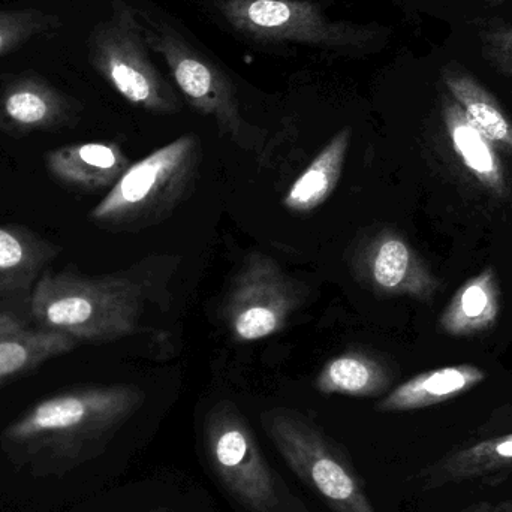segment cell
<instances>
[{
  "label": "cell",
  "mask_w": 512,
  "mask_h": 512,
  "mask_svg": "<svg viewBox=\"0 0 512 512\" xmlns=\"http://www.w3.org/2000/svg\"><path fill=\"white\" fill-rule=\"evenodd\" d=\"M57 252L51 243L26 228L0 227V294L26 291Z\"/></svg>",
  "instance_id": "17"
},
{
  "label": "cell",
  "mask_w": 512,
  "mask_h": 512,
  "mask_svg": "<svg viewBox=\"0 0 512 512\" xmlns=\"http://www.w3.org/2000/svg\"><path fill=\"white\" fill-rule=\"evenodd\" d=\"M137 14L147 45L164 60L186 102L198 113L215 120L222 134L240 147L255 146L259 131L242 116L236 86L227 72L168 21L143 9H137Z\"/></svg>",
  "instance_id": "6"
},
{
  "label": "cell",
  "mask_w": 512,
  "mask_h": 512,
  "mask_svg": "<svg viewBox=\"0 0 512 512\" xmlns=\"http://www.w3.org/2000/svg\"><path fill=\"white\" fill-rule=\"evenodd\" d=\"M81 111L77 99L36 74L9 78L0 89V129L9 135L71 128Z\"/></svg>",
  "instance_id": "11"
},
{
  "label": "cell",
  "mask_w": 512,
  "mask_h": 512,
  "mask_svg": "<svg viewBox=\"0 0 512 512\" xmlns=\"http://www.w3.org/2000/svg\"><path fill=\"white\" fill-rule=\"evenodd\" d=\"M149 51L137 8L122 0L113 3L110 17L89 36L90 65L123 99L149 113H179V95Z\"/></svg>",
  "instance_id": "4"
},
{
  "label": "cell",
  "mask_w": 512,
  "mask_h": 512,
  "mask_svg": "<svg viewBox=\"0 0 512 512\" xmlns=\"http://www.w3.org/2000/svg\"><path fill=\"white\" fill-rule=\"evenodd\" d=\"M442 117L454 152L462 159L469 173L496 197H507V179L495 144L469 122L465 111L456 101H445Z\"/></svg>",
  "instance_id": "15"
},
{
  "label": "cell",
  "mask_w": 512,
  "mask_h": 512,
  "mask_svg": "<svg viewBox=\"0 0 512 512\" xmlns=\"http://www.w3.org/2000/svg\"><path fill=\"white\" fill-rule=\"evenodd\" d=\"M505 510H507V511H505V512H512V507H511V505H507V507H505Z\"/></svg>",
  "instance_id": "26"
},
{
  "label": "cell",
  "mask_w": 512,
  "mask_h": 512,
  "mask_svg": "<svg viewBox=\"0 0 512 512\" xmlns=\"http://www.w3.org/2000/svg\"><path fill=\"white\" fill-rule=\"evenodd\" d=\"M486 379V372L472 364L442 367L420 373L394 388L376 409L381 412H406L448 402L472 390Z\"/></svg>",
  "instance_id": "13"
},
{
  "label": "cell",
  "mask_w": 512,
  "mask_h": 512,
  "mask_svg": "<svg viewBox=\"0 0 512 512\" xmlns=\"http://www.w3.org/2000/svg\"><path fill=\"white\" fill-rule=\"evenodd\" d=\"M228 29L259 45H303L339 56L375 53L390 32L379 24L333 20L313 0H213Z\"/></svg>",
  "instance_id": "2"
},
{
  "label": "cell",
  "mask_w": 512,
  "mask_h": 512,
  "mask_svg": "<svg viewBox=\"0 0 512 512\" xmlns=\"http://www.w3.org/2000/svg\"><path fill=\"white\" fill-rule=\"evenodd\" d=\"M204 445L222 486L246 510L310 512L265 462L248 421L234 403L224 400L210 409Z\"/></svg>",
  "instance_id": "5"
},
{
  "label": "cell",
  "mask_w": 512,
  "mask_h": 512,
  "mask_svg": "<svg viewBox=\"0 0 512 512\" xmlns=\"http://www.w3.org/2000/svg\"><path fill=\"white\" fill-rule=\"evenodd\" d=\"M391 378L381 361L361 351H346L331 358L316 376L315 388L322 394L375 397L387 391Z\"/></svg>",
  "instance_id": "19"
},
{
  "label": "cell",
  "mask_w": 512,
  "mask_h": 512,
  "mask_svg": "<svg viewBox=\"0 0 512 512\" xmlns=\"http://www.w3.org/2000/svg\"><path fill=\"white\" fill-rule=\"evenodd\" d=\"M143 400V391L134 385L77 388L36 403L8 433L20 442L101 438L125 423Z\"/></svg>",
  "instance_id": "8"
},
{
  "label": "cell",
  "mask_w": 512,
  "mask_h": 512,
  "mask_svg": "<svg viewBox=\"0 0 512 512\" xmlns=\"http://www.w3.org/2000/svg\"><path fill=\"white\" fill-rule=\"evenodd\" d=\"M480 41L486 59L512 81V21H490L481 27Z\"/></svg>",
  "instance_id": "23"
},
{
  "label": "cell",
  "mask_w": 512,
  "mask_h": 512,
  "mask_svg": "<svg viewBox=\"0 0 512 512\" xmlns=\"http://www.w3.org/2000/svg\"><path fill=\"white\" fill-rule=\"evenodd\" d=\"M75 346L72 337L42 328L0 333V382L26 375L53 358L69 354Z\"/></svg>",
  "instance_id": "20"
},
{
  "label": "cell",
  "mask_w": 512,
  "mask_h": 512,
  "mask_svg": "<svg viewBox=\"0 0 512 512\" xmlns=\"http://www.w3.org/2000/svg\"><path fill=\"white\" fill-rule=\"evenodd\" d=\"M512 465V435L480 442L460 453L447 457L433 468L429 486L438 487L450 481L489 474L495 469Z\"/></svg>",
  "instance_id": "21"
},
{
  "label": "cell",
  "mask_w": 512,
  "mask_h": 512,
  "mask_svg": "<svg viewBox=\"0 0 512 512\" xmlns=\"http://www.w3.org/2000/svg\"><path fill=\"white\" fill-rule=\"evenodd\" d=\"M265 432L286 465L334 512H376L351 463L315 423L277 408L261 417Z\"/></svg>",
  "instance_id": "7"
},
{
  "label": "cell",
  "mask_w": 512,
  "mask_h": 512,
  "mask_svg": "<svg viewBox=\"0 0 512 512\" xmlns=\"http://www.w3.org/2000/svg\"><path fill=\"white\" fill-rule=\"evenodd\" d=\"M48 173L68 188L83 192L110 191L131 167L128 156L116 143L66 144L45 155Z\"/></svg>",
  "instance_id": "12"
},
{
  "label": "cell",
  "mask_w": 512,
  "mask_h": 512,
  "mask_svg": "<svg viewBox=\"0 0 512 512\" xmlns=\"http://www.w3.org/2000/svg\"><path fill=\"white\" fill-rule=\"evenodd\" d=\"M62 27L59 15L41 9H0V57L32 39L56 33Z\"/></svg>",
  "instance_id": "22"
},
{
  "label": "cell",
  "mask_w": 512,
  "mask_h": 512,
  "mask_svg": "<svg viewBox=\"0 0 512 512\" xmlns=\"http://www.w3.org/2000/svg\"><path fill=\"white\" fill-rule=\"evenodd\" d=\"M351 138L349 126L340 129L297 177L283 198V206L289 212L298 215L315 212L331 197L342 177Z\"/></svg>",
  "instance_id": "16"
},
{
  "label": "cell",
  "mask_w": 512,
  "mask_h": 512,
  "mask_svg": "<svg viewBox=\"0 0 512 512\" xmlns=\"http://www.w3.org/2000/svg\"><path fill=\"white\" fill-rule=\"evenodd\" d=\"M0 295H2V294H0Z\"/></svg>",
  "instance_id": "27"
},
{
  "label": "cell",
  "mask_w": 512,
  "mask_h": 512,
  "mask_svg": "<svg viewBox=\"0 0 512 512\" xmlns=\"http://www.w3.org/2000/svg\"><path fill=\"white\" fill-rule=\"evenodd\" d=\"M501 313V291L495 270L487 267L466 280L439 318V327L450 336H474L495 327Z\"/></svg>",
  "instance_id": "14"
},
{
  "label": "cell",
  "mask_w": 512,
  "mask_h": 512,
  "mask_svg": "<svg viewBox=\"0 0 512 512\" xmlns=\"http://www.w3.org/2000/svg\"><path fill=\"white\" fill-rule=\"evenodd\" d=\"M201 159L198 135L186 134L131 164L89 219L111 230H137L167 218L191 189Z\"/></svg>",
  "instance_id": "3"
},
{
  "label": "cell",
  "mask_w": 512,
  "mask_h": 512,
  "mask_svg": "<svg viewBox=\"0 0 512 512\" xmlns=\"http://www.w3.org/2000/svg\"><path fill=\"white\" fill-rule=\"evenodd\" d=\"M143 291L120 274L86 276L65 268L44 270L30 295V315L38 328L80 343L116 342L138 330Z\"/></svg>",
  "instance_id": "1"
},
{
  "label": "cell",
  "mask_w": 512,
  "mask_h": 512,
  "mask_svg": "<svg viewBox=\"0 0 512 512\" xmlns=\"http://www.w3.org/2000/svg\"><path fill=\"white\" fill-rule=\"evenodd\" d=\"M354 270L358 279L378 295H405L430 303L441 289L438 277L396 231H379L360 246Z\"/></svg>",
  "instance_id": "10"
},
{
  "label": "cell",
  "mask_w": 512,
  "mask_h": 512,
  "mask_svg": "<svg viewBox=\"0 0 512 512\" xmlns=\"http://www.w3.org/2000/svg\"><path fill=\"white\" fill-rule=\"evenodd\" d=\"M301 303V292L270 256L255 252L231 283L222 318L237 342H258L282 331Z\"/></svg>",
  "instance_id": "9"
},
{
  "label": "cell",
  "mask_w": 512,
  "mask_h": 512,
  "mask_svg": "<svg viewBox=\"0 0 512 512\" xmlns=\"http://www.w3.org/2000/svg\"><path fill=\"white\" fill-rule=\"evenodd\" d=\"M442 81L469 122L493 144L512 150V122L492 93L487 92L462 66L451 62L442 69Z\"/></svg>",
  "instance_id": "18"
},
{
  "label": "cell",
  "mask_w": 512,
  "mask_h": 512,
  "mask_svg": "<svg viewBox=\"0 0 512 512\" xmlns=\"http://www.w3.org/2000/svg\"><path fill=\"white\" fill-rule=\"evenodd\" d=\"M487 2H490V3H507V2H512V0H487Z\"/></svg>",
  "instance_id": "25"
},
{
  "label": "cell",
  "mask_w": 512,
  "mask_h": 512,
  "mask_svg": "<svg viewBox=\"0 0 512 512\" xmlns=\"http://www.w3.org/2000/svg\"><path fill=\"white\" fill-rule=\"evenodd\" d=\"M21 328H26V322L20 316L0 310V333H11V331L21 330Z\"/></svg>",
  "instance_id": "24"
}]
</instances>
